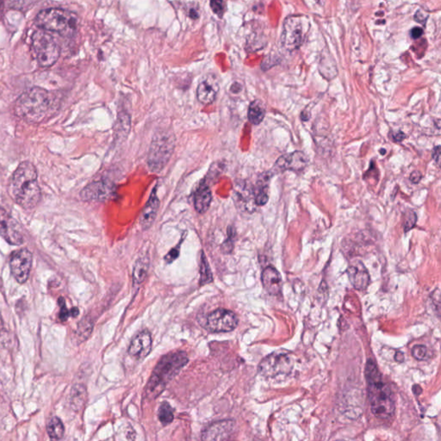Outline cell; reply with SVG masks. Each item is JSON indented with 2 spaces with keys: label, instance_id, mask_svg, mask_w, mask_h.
<instances>
[{
  "label": "cell",
  "instance_id": "6da1fadb",
  "mask_svg": "<svg viewBox=\"0 0 441 441\" xmlns=\"http://www.w3.org/2000/svg\"><path fill=\"white\" fill-rule=\"evenodd\" d=\"M11 197L22 208L31 210L41 200L38 181V170L30 161L20 163L9 184Z\"/></svg>",
  "mask_w": 441,
  "mask_h": 441
},
{
  "label": "cell",
  "instance_id": "7a4b0ae2",
  "mask_svg": "<svg viewBox=\"0 0 441 441\" xmlns=\"http://www.w3.org/2000/svg\"><path fill=\"white\" fill-rule=\"evenodd\" d=\"M54 96L41 87H33L20 96L14 106L16 115L30 124H40L53 110Z\"/></svg>",
  "mask_w": 441,
  "mask_h": 441
},
{
  "label": "cell",
  "instance_id": "3957f363",
  "mask_svg": "<svg viewBox=\"0 0 441 441\" xmlns=\"http://www.w3.org/2000/svg\"><path fill=\"white\" fill-rule=\"evenodd\" d=\"M365 377L367 380L369 400L373 414L380 419L391 418L395 411L392 392L384 382L376 364L371 360H369L365 365Z\"/></svg>",
  "mask_w": 441,
  "mask_h": 441
},
{
  "label": "cell",
  "instance_id": "277c9868",
  "mask_svg": "<svg viewBox=\"0 0 441 441\" xmlns=\"http://www.w3.org/2000/svg\"><path fill=\"white\" fill-rule=\"evenodd\" d=\"M188 356L185 352L178 351L168 353L161 357L151 376L147 394L154 399L161 394L169 381L172 380L183 367L188 363Z\"/></svg>",
  "mask_w": 441,
  "mask_h": 441
},
{
  "label": "cell",
  "instance_id": "5b68a950",
  "mask_svg": "<svg viewBox=\"0 0 441 441\" xmlns=\"http://www.w3.org/2000/svg\"><path fill=\"white\" fill-rule=\"evenodd\" d=\"M35 22L40 29L64 37H73L77 33L79 26L76 14L59 8H47L39 11Z\"/></svg>",
  "mask_w": 441,
  "mask_h": 441
},
{
  "label": "cell",
  "instance_id": "8992f818",
  "mask_svg": "<svg viewBox=\"0 0 441 441\" xmlns=\"http://www.w3.org/2000/svg\"><path fill=\"white\" fill-rule=\"evenodd\" d=\"M176 148V137L168 130L158 131L151 143L148 166L151 172L160 173L168 165Z\"/></svg>",
  "mask_w": 441,
  "mask_h": 441
},
{
  "label": "cell",
  "instance_id": "52a82bcc",
  "mask_svg": "<svg viewBox=\"0 0 441 441\" xmlns=\"http://www.w3.org/2000/svg\"><path fill=\"white\" fill-rule=\"evenodd\" d=\"M309 29H311V22L307 16H289L285 18L283 25L282 46L288 51L299 50L307 37Z\"/></svg>",
  "mask_w": 441,
  "mask_h": 441
},
{
  "label": "cell",
  "instance_id": "ba28073f",
  "mask_svg": "<svg viewBox=\"0 0 441 441\" xmlns=\"http://www.w3.org/2000/svg\"><path fill=\"white\" fill-rule=\"evenodd\" d=\"M31 45L40 65L43 67L53 66L58 61L61 49L55 38L47 31L35 30L31 38Z\"/></svg>",
  "mask_w": 441,
  "mask_h": 441
},
{
  "label": "cell",
  "instance_id": "9c48e42d",
  "mask_svg": "<svg viewBox=\"0 0 441 441\" xmlns=\"http://www.w3.org/2000/svg\"><path fill=\"white\" fill-rule=\"evenodd\" d=\"M293 360L289 353L279 351L265 357L259 365V372L265 379H283L292 372Z\"/></svg>",
  "mask_w": 441,
  "mask_h": 441
},
{
  "label": "cell",
  "instance_id": "30bf717a",
  "mask_svg": "<svg viewBox=\"0 0 441 441\" xmlns=\"http://www.w3.org/2000/svg\"><path fill=\"white\" fill-rule=\"evenodd\" d=\"M33 261V253L26 248L17 250V251L11 253L10 258L11 272L19 284H25L29 279Z\"/></svg>",
  "mask_w": 441,
  "mask_h": 441
},
{
  "label": "cell",
  "instance_id": "8fae6325",
  "mask_svg": "<svg viewBox=\"0 0 441 441\" xmlns=\"http://www.w3.org/2000/svg\"><path fill=\"white\" fill-rule=\"evenodd\" d=\"M238 318L228 309H218L207 318V327L213 333H228L236 329Z\"/></svg>",
  "mask_w": 441,
  "mask_h": 441
},
{
  "label": "cell",
  "instance_id": "7c38bea8",
  "mask_svg": "<svg viewBox=\"0 0 441 441\" xmlns=\"http://www.w3.org/2000/svg\"><path fill=\"white\" fill-rule=\"evenodd\" d=\"M0 236L11 245L19 246L25 241L21 226L1 206H0Z\"/></svg>",
  "mask_w": 441,
  "mask_h": 441
},
{
  "label": "cell",
  "instance_id": "4fadbf2b",
  "mask_svg": "<svg viewBox=\"0 0 441 441\" xmlns=\"http://www.w3.org/2000/svg\"><path fill=\"white\" fill-rule=\"evenodd\" d=\"M114 193V185L110 183L104 181H95L81 190V197L82 200L87 202H105L113 198Z\"/></svg>",
  "mask_w": 441,
  "mask_h": 441
},
{
  "label": "cell",
  "instance_id": "5bb4252c",
  "mask_svg": "<svg viewBox=\"0 0 441 441\" xmlns=\"http://www.w3.org/2000/svg\"><path fill=\"white\" fill-rule=\"evenodd\" d=\"M236 428L231 420H222L213 423L202 432V441H230Z\"/></svg>",
  "mask_w": 441,
  "mask_h": 441
},
{
  "label": "cell",
  "instance_id": "9a60e30c",
  "mask_svg": "<svg viewBox=\"0 0 441 441\" xmlns=\"http://www.w3.org/2000/svg\"><path fill=\"white\" fill-rule=\"evenodd\" d=\"M348 275L353 287L365 291L371 283L370 274L362 262L356 260L348 265Z\"/></svg>",
  "mask_w": 441,
  "mask_h": 441
},
{
  "label": "cell",
  "instance_id": "2e32d148",
  "mask_svg": "<svg viewBox=\"0 0 441 441\" xmlns=\"http://www.w3.org/2000/svg\"><path fill=\"white\" fill-rule=\"evenodd\" d=\"M152 349V336L149 331H142L134 338L129 348V355L137 360H144Z\"/></svg>",
  "mask_w": 441,
  "mask_h": 441
},
{
  "label": "cell",
  "instance_id": "e0dca14e",
  "mask_svg": "<svg viewBox=\"0 0 441 441\" xmlns=\"http://www.w3.org/2000/svg\"><path fill=\"white\" fill-rule=\"evenodd\" d=\"M309 158L301 151L285 154L275 163V168L280 171L291 170L294 172L304 170L307 166Z\"/></svg>",
  "mask_w": 441,
  "mask_h": 441
},
{
  "label": "cell",
  "instance_id": "ac0fdd59",
  "mask_svg": "<svg viewBox=\"0 0 441 441\" xmlns=\"http://www.w3.org/2000/svg\"><path fill=\"white\" fill-rule=\"evenodd\" d=\"M219 84L212 76L205 77L197 88V98L202 105H210L216 101Z\"/></svg>",
  "mask_w": 441,
  "mask_h": 441
},
{
  "label": "cell",
  "instance_id": "d6986e66",
  "mask_svg": "<svg viewBox=\"0 0 441 441\" xmlns=\"http://www.w3.org/2000/svg\"><path fill=\"white\" fill-rule=\"evenodd\" d=\"M261 282L265 291L270 295H280L283 282H282L280 273L273 266L269 265L263 270L261 274Z\"/></svg>",
  "mask_w": 441,
  "mask_h": 441
},
{
  "label": "cell",
  "instance_id": "ffe728a7",
  "mask_svg": "<svg viewBox=\"0 0 441 441\" xmlns=\"http://www.w3.org/2000/svg\"><path fill=\"white\" fill-rule=\"evenodd\" d=\"M159 208L160 200L157 197L156 188H154L141 214L140 224L143 230L149 229L153 225L156 219Z\"/></svg>",
  "mask_w": 441,
  "mask_h": 441
},
{
  "label": "cell",
  "instance_id": "44dd1931",
  "mask_svg": "<svg viewBox=\"0 0 441 441\" xmlns=\"http://www.w3.org/2000/svg\"><path fill=\"white\" fill-rule=\"evenodd\" d=\"M212 201V193L208 185H201L195 194L194 205L197 212L204 214L210 208Z\"/></svg>",
  "mask_w": 441,
  "mask_h": 441
},
{
  "label": "cell",
  "instance_id": "7402d4cb",
  "mask_svg": "<svg viewBox=\"0 0 441 441\" xmlns=\"http://www.w3.org/2000/svg\"><path fill=\"white\" fill-rule=\"evenodd\" d=\"M87 400L86 389L81 384L74 385L70 392L69 403L70 407L74 411H81L84 408Z\"/></svg>",
  "mask_w": 441,
  "mask_h": 441
},
{
  "label": "cell",
  "instance_id": "603a6c76",
  "mask_svg": "<svg viewBox=\"0 0 441 441\" xmlns=\"http://www.w3.org/2000/svg\"><path fill=\"white\" fill-rule=\"evenodd\" d=\"M272 176L271 173H266L258 181L256 193H254V202L256 205H265L268 202V181Z\"/></svg>",
  "mask_w": 441,
  "mask_h": 441
},
{
  "label": "cell",
  "instance_id": "cb8c5ba5",
  "mask_svg": "<svg viewBox=\"0 0 441 441\" xmlns=\"http://www.w3.org/2000/svg\"><path fill=\"white\" fill-rule=\"evenodd\" d=\"M149 269V258L148 256L140 258L136 262L133 271L134 285H140L145 281L148 276Z\"/></svg>",
  "mask_w": 441,
  "mask_h": 441
},
{
  "label": "cell",
  "instance_id": "d4e9b609",
  "mask_svg": "<svg viewBox=\"0 0 441 441\" xmlns=\"http://www.w3.org/2000/svg\"><path fill=\"white\" fill-rule=\"evenodd\" d=\"M265 109L263 102L256 99L250 104L248 108V119L253 125H259L264 120Z\"/></svg>",
  "mask_w": 441,
  "mask_h": 441
},
{
  "label": "cell",
  "instance_id": "484cf974",
  "mask_svg": "<svg viewBox=\"0 0 441 441\" xmlns=\"http://www.w3.org/2000/svg\"><path fill=\"white\" fill-rule=\"evenodd\" d=\"M47 432L51 440L58 441L62 440L63 436H64V425H63L61 419L55 416L53 418H51L49 423H47Z\"/></svg>",
  "mask_w": 441,
  "mask_h": 441
},
{
  "label": "cell",
  "instance_id": "4316f807",
  "mask_svg": "<svg viewBox=\"0 0 441 441\" xmlns=\"http://www.w3.org/2000/svg\"><path fill=\"white\" fill-rule=\"evenodd\" d=\"M130 130V118L128 114L119 115L116 126H115V136L117 138H124L128 136Z\"/></svg>",
  "mask_w": 441,
  "mask_h": 441
},
{
  "label": "cell",
  "instance_id": "83f0119b",
  "mask_svg": "<svg viewBox=\"0 0 441 441\" xmlns=\"http://www.w3.org/2000/svg\"><path fill=\"white\" fill-rule=\"evenodd\" d=\"M93 325L88 317L83 318L81 323L78 325L76 336L79 343L88 339L91 332H93Z\"/></svg>",
  "mask_w": 441,
  "mask_h": 441
},
{
  "label": "cell",
  "instance_id": "f1b7e54d",
  "mask_svg": "<svg viewBox=\"0 0 441 441\" xmlns=\"http://www.w3.org/2000/svg\"><path fill=\"white\" fill-rule=\"evenodd\" d=\"M213 277L205 254L202 253L200 263V285H205L212 282Z\"/></svg>",
  "mask_w": 441,
  "mask_h": 441
},
{
  "label": "cell",
  "instance_id": "f546056e",
  "mask_svg": "<svg viewBox=\"0 0 441 441\" xmlns=\"http://www.w3.org/2000/svg\"><path fill=\"white\" fill-rule=\"evenodd\" d=\"M158 416L163 425H168L173 422L174 418L173 411L169 403L166 402L161 403L160 408H159Z\"/></svg>",
  "mask_w": 441,
  "mask_h": 441
},
{
  "label": "cell",
  "instance_id": "4dcf8cb0",
  "mask_svg": "<svg viewBox=\"0 0 441 441\" xmlns=\"http://www.w3.org/2000/svg\"><path fill=\"white\" fill-rule=\"evenodd\" d=\"M228 234V239L226 240L224 242V244L222 245V251L225 253L232 252L234 248V237H236V230H234L233 227H229Z\"/></svg>",
  "mask_w": 441,
  "mask_h": 441
},
{
  "label": "cell",
  "instance_id": "1f68e13d",
  "mask_svg": "<svg viewBox=\"0 0 441 441\" xmlns=\"http://www.w3.org/2000/svg\"><path fill=\"white\" fill-rule=\"evenodd\" d=\"M412 355L417 360H425L428 359V348L423 345H416L412 349Z\"/></svg>",
  "mask_w": 441,
  "mask_h": 441
},
{
  "label": "cell",
  "instance_id": "d6a6232c",
  "mask_svg": "<svg viewBox=\"0 0 441 441\" xmlns=\"http://www.w3.org/2000/svg\"><path fill=\"white\" fill-rule=\"evenodd\" d=\"M210 7L213 11V13L218 16L219 18L224 17L226 11V3L224 1H210Z\"/></svg>",
  "mask_w": 441,
  "mask_h": 441
},
{
  "label": "cell",
  "instance_id": "836d02e7",
  "mask_svg": "<svg viewBox=\"0 0 441 441\" xmlns=\"http://www.w3.org/2000/svg\"><path fill=\"white\" fill-rule=\"evenodd\" d=\"M417 222V216L414 212H408L404 222V231L408 232L409 230L415 227Z\"/></svg>",
  "mask_w": 441,
  "mask_h": 441
},
{
  "label": "cell",
  "instance_id": "e575fe53",
  "mask_svg": "<svg viewBox=\"0 0 441 441\" xmlns=\"http://www.w3.org/2000/svg\"><path fill=\"white\" fill-rule=\"evenodd\" d=\"M59 307H61V311H59V319H61V321H66L67 319H69L70 312L69 309H67L66 302L64 299H62V297H59Z\"/></svg>",
  "mask_w": 441,
  "mask_h": 441
},
{
  "label": "cell",
  "instance_id": "d590c367",
  "mask_svg": "<svg viewBox=\"0 0 441 441\" xmlns=\"http://www.w3.org/2000/svg\"><path fill=\"white\" fill-rule=\"evenodd\" d=\"M180 247L178 245L177 248H174L171 251L166 254L165 257V260L166 263H172L173 261L176 260L178 256H180Z\"/></svg>",
  "mask_w": 441,
  "mask_h": 441
},
{
  "label": "cell",
  "instance_id": "8d00e7d4",
  "mask_svg": "<svg viewBox=\"0 0 441 441\" xmlns=\"http://www.w3.org/2000/svg\"><path fill=\"white\" fill-rule=\"evenodd\" d=\"M428 18V15L427 13H423L422 10H419L417 11L415 15V19L416 22L418 23H425Z\"/></svg>",
  "mask_w": 441,
  "mask_h": 441
},
{
  "label": "cell",
  "instance_id": "74e56055",
  "mask_svg": "<svg viewBox=\"0 0 441 441\" xmlns=\"http://www.w3.org/2000/svg\"><path fill=\"white\" fill-rule=\"evenodd\" d=\"M411 37L414 39H418L423 35V30L422 28L416 27L411 31Z\"/></svg>",
  "mask_w": 441,
  "mask_h": 441
},
{
  "label": "cell",
  "instance_id": "f35d334b",
  "mask_svg": "<svg viewBox=\"0 0 441 441\" xmlns=\"http://www.w3.org/2000/svg\"><path fill=\"white\" fill-rule=\"evenodd\" d=\"M405 138H406V134L402 132V131H399V132L392 134V139L396 142H403Z\"/></svg>",
  "mask_w": 441,
  "mask_h": 441
},
{
  "label": "cell",
  "instance_id": "ab89813d",
  "mask_svg": "<svg viewBox=\"0 0 441 441\" xmlns=\"http://www.w3.org/2000/svg\"><path fill=\"white\" fill-rule=\"evenodd\" d=\"M422 173L418 172V171H416V172L411 173V181L414 183V184H418L420 180H422Z\"/></svg>",
  "mask_w": 441,
  "mask_h": 441
},
{
  "label": "cell",
  "instance_id": "60d3db41",
  "mask_svg": "<svg viewBox=\"0 0 441 441\" xmlns=\"http://www.w3.org/2000/svg\"><path fill=\"white\" fill-rule=\"evenodd\" d=\"M440 146H437L435 147V149H434V152H433V158H434V160L436 161L437 163L440 162Z\"/></svg>",
  "mask_w": 441,
  "mask_h": 441
},
{
  "label": "cell",
  "instance_id": "b9f144b4",
  "mask_svg": "<svg viewBox=\"0 0 441 441\" xmlns=\"http://www.w3.org/2000/svg\"><path fill=\"white\" fill-rule=\"evenodd\" d=\"M395 359L396 361H399V362H403L404 360L403 353L402 352H397L396 353Z\"/></svg>",
  "mask_w": 441,
  "mask_h": 441
},
{
  "label": "cell",
  "instance_id": "7bdbcfd3",
  "mask_svg": "<svg viewBox=\"0 0 441 441\" xmlns=\"http://www.w3.org/2000/svg\"><path fill=\"white\" fill-rule=\"evenodd\" d=\"M71 314L74 317H76L79 315V309L77 308L71 309Z\"/></svg>",
  "mask_w": 441,
  "mask_h": 441
},
{
  "label": "cell",
  "instance_id": "ee69618b",
  "mask_svg": "<svg viewBox=\"0 0 441 441\" xmlns=\"http://www.w3.org/2000/svg\"><path fill=\"white\" fill-rule=\"evenodd\" d=\"M380 151H381V152H380L381 154H383V156H384V154H385V153H386V150H385V149H381Z\"/></svg>",
  "mask_w": 441,
  "mask_h": 441
}]
</instances>
